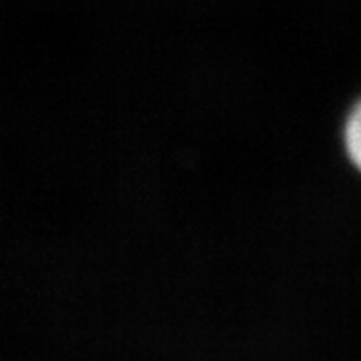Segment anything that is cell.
<instances>
[{
	"label": "cell",
	"mask_w": 361,
	"mask_h": 361,
	"mask_svg": "<svg viewBox=\"0 0 361 361\" xmlns=\"http://www.w3.org/2000/svg\"><path fill=\"white\" fill-rule=\"evenodd\" d=\"M345 149L351 163L361 171V103L351 111L345 123Z\"/></svg>",
	"instance_id": "6da1fadb"
}]
</instances>
